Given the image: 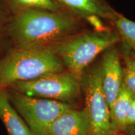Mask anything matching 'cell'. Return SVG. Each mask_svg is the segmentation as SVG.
Wrapping results in <instances>:
<instances>
[{
  "mask_svg": "<svg viewBox=\"0 0 135 135\" xmlns=\"http://www.w3.org/2000/svg\"><path fill=\"white\" fill-rule=\"evenodd\" d=\"M111 25L118 33L121 43L135 51V22L119 13Z\"/></svg>",
  "mask_w": 135,
  "mask_h": 135,
  "instance_id": "13",
  "label": "cell"
},
{
  "mask_svg": "<svg viewBox=\"0 0 135 135\" xmlns=\"http://www.w3.org/2000/svg\"><path fill=\"white\" fill-rule=\"evenodd\" d=\"M123 84L135 94V72L125 65L123 68Z\"/></svg>",
  "mask_w": 135,
  "mask_h": 135,
  "instance_id": "16",
  "label": "cell"
},
{
  "mask_svg": "<svg viewBox=\"0 0 135 135\" xmlns=\"http://www.w3.org/2000/svg\"><path fill=\"white\" fill-rule=\"evenodd\" d=\"M29 97L68 103L80 94V81L69 71L53 73L28 81L18 82L8 88Z\"/></svg>",
  "mask_w": 135,
  "mask_h": 135,
  "instance_id": "6",
  "label": "cell"
},
{
  "mask_svg": "<svg viewBox=\"0 0 135 135\" xmlns=\"http://www.w3.org/2000/svg\"><path fill=\"white\" fill-rule=\"evenodd\" d=\"M134 94L122 84L120 91L111 109V121L113 131L127 129V116Z\"/></svg>",
  "mask_w": 135,
  "mask_h": 135,
  "instance_id": "11",
  "label": "cell"
},
{
  "mask_svg": "<svg viewBox=\"0 0 135 135\" xmlns=\"http://www.w3.org/2000/svg\"><path fill=\"white\" fill-rule=\"evenodd\" d=\"M90 121L85 108L66 111L49 127L47 135H89Z\"/></svg>",
  "mask_w": 135,
  "mask_h": 135,
  "instance_id": "9",
  "label": "cell"
},
{
  "mask_svg": "<svg viewBox=\"0 0 135 135\" xmlns=\"http://www.w3.org/2000/svg\"><path fill=\"white\" fill-rule=\"evenodd\" d=\"M90 121L89 135H112L111 114L102 84L101 63L86 70L80 80Z\"/></svg>",
  "mask_w": 135,
  "mask_h": 135,
  "instance_id": "5",
  "label": "cell"
},
{
  "mask_svg": "<svg viewBox=\"0 0 135 135\" xmlns=\"http://www.w3.org/2000/svg\"><path fill=\"white\" fill-rule=\"evenodd\" d=\"M11 14L31 9L63 10L55 0H0Z\"/></svg>",
  "mask_w": 135,
  "mask_h": 135,
  "instance_id": "12",
  "label": "cell"
},
{
  "mask_svg": "<svg viewBox=\"0 0 135 135\" xmlns=\"http://www.w3.org/2000/svg\"><path fill=\"white\" fill-rule=\"evenodd\" d=\"M0 119L9 135H35L12 105L6 89H0Z\"/></svg>",
  "mask_w": 135,
  "mask_h": 135,
  "instance_id": "10",
  "label": "cell"
},
{
  "mask_svg": "<svg viewBox=\"0 0 135 135\" xmlns=\"http://www.w3.org/2000/svg\"><path fill=\"white\" fill-rule=\"evenodd\" d=\"M135 126V94L131 101L127 116V129Z\"/></svg>",
  "mask_w": 135,
  "mask_h": 135,
  "instance_id": "17",
  "label": "cell"
},
{
  "mask_svg": "<svg viewBox=\"0 0 135 135\" xmlns=\"http://www.w3.org/2000/svg\"><path fill=\"white\" fill-rule=\"evenodd\" d=\"M102 55L100 63L103 89L111 111L122 86L123 70L121 64L120 53L115 46L107 49Z\"/></svg>",
  "mask_w": 135,
  "mask_h": 135,
  "instance_id": "8",
  "label": "cell"
},
{
  "mask_svg": "<svg viewBox=\"0 0 135 135\" xmlns=\"http://www.w3.org/2000/svg\"><path fill=\"white\" fill-rule=\"evenodd\" d=\"M65 11L80 17L94 30L108 28L102 25L103 20L111 24L118 13L106 0H55Z\"/></svg>",
  "mask_w": 135,
  "mask_h": 135,
  "instance_id": "7",
  "label": "cell"
},
{
  "mask_svg": "<svg viewBox=\"0 0 135 135\" xmlns=\"http://www.w3.org/2000/svg\"><path fill=\"white\" fill-rule=\"evenodd\" d=\"M129 129H131V135H135V126Z\"/></svg>",
  "mask_w": 135,
  "mask_h": 135,
  "instance_id": "18",
  "label": "cell"
},
{
  "mask_svg": "<svg viewBox=\"0 0 135 135\" xmlns=\"http://www.w3.org/2000/svg\"><path fill=\"white\" fill-rule=\"evenodd\" d=\"M86 23L65 10L31 9L13 14L8 28L9 47L50 50L86 29Z\"/></svg>",
  "mask_w": 135,
  "mask_h": 135,
  "instance_id": "1",
  "label": "cell"
},
{
  "mask_svg": "<svg viewBox=\"0 0 135 135\" xmlns=\"http://www.w3.org/2000/svg\"><path fill=\"white\" fill-rule=\"evenodd\" d=\"M115 30H84L69 37L50 51L58 56L67 70L80 81L87 67L110 47L120 43Z\"/></svg>",
  "mask_w": 135,
  "mask_h": 135,
  "instance_id": "2",
  "label": "cell"
},
{
  "mask_svg": "<svg viewBox=\"0 0 135 135\" xmlns=\"http://www.w3.org/2000/svg\"><path fill=\"white\" fill-rule=\"evenodd\" d=\"M121 45L120 54L122 55L124 65L129 67L135 72V51L123 43H121Z\"/></svg>",
  "mask_w": 135,
  "mask_h": 135,
  "instance_id": "15",
  "label": "cell"
},
{
  "mask_svg": "<svg viewBox=\"0 0 135 135\" xmlns=\"http://www.w3.org/2000/svg\"><path fill=\"white\" fill-rule=\"evenodd\" d=\"M65 68L61 60L50 50L10 48L0 58V89Z\"/></svg>",
  "mask_w": 135,
  "mask_h": 135,
  "instance_id": "3",
  "label": "cell"
},
{
  "mask_svg": "<svg viewBox=\"0 0 135 135\" xmlns=\"http://www.w3.org/2000/svg\"><path fill=\"white\" fill-rule=\"evenodd\" d=\"M12 14L0 2V50L7 46L9 48L8 40V28Z\"/></svg>",
  "mask_w": 135,
  "mask_h": 135,
  "instance_id": "14",
  "label": "cell"
},
{
  "mask_svg": "<svg viewBox=\"0 0 135 135\" xmlns=\"http://www.w3.org/2000/svg\"><path fill=\"white\" fill-rule=\"evenodd\" d=\"M7 91L12 105L35 135H47L52 123L61 114L73 109L68 103Z\"/></svg>",
  "mask_w": 135,
  "mask_h": 135,
  "instance_id": "4",
  "label": "cell"
}]
</instances>
